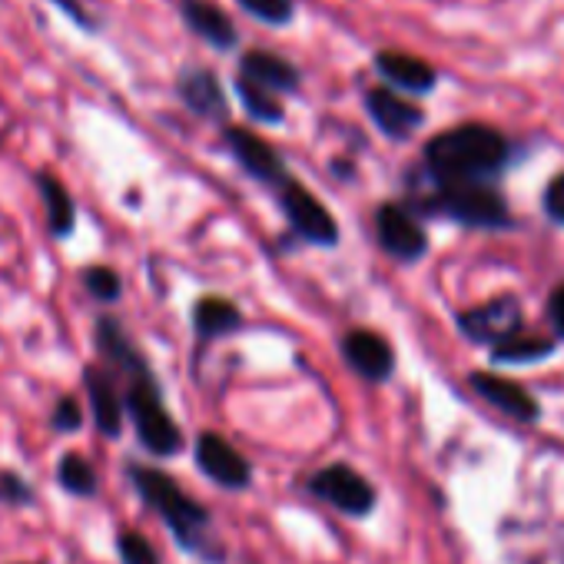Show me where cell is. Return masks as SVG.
I'll use <instances>...</instances> for the list:
<instances>
[{
    "label": "cell",
    "mask_w": 564,
    "mask_h": 564,
    "mask_svg": "<svg viewBox=\"0 0 564 564\" xmlns=\"http://www.w3.org/2000/svg\"><path fill=\"white\" fill-rule=\"evenodd\" d=\"M94 346L97 356L123 382V405L137 432V442L156 458H173L183 448V432L163 402L160 379L143 349L133 343V336L113 313H100L94 319Z\"/></svg>",
    "instance_id": "1"
},
{
    "label": "cell",
    "mask_w": 564,
    "mask_h": 564,
    "mask_svg": "<svg viewBox=\"0 0 564 564\" xmlns=\"http://www.w3.org/2000/svg\"><path fill=\"white\" fill-rule=\"evenodd\" d=\"M34 189L44 203V229L54 242H64L77 232V219H80V209H77V199L74 193L67 189V183L54 173V170H34Z\"/></svg>",
    "instance_id": "10"
},
{
    "label": "cell",
    "mask_w": 564,
    "mask_h": 564,
    "mask_svg": "<svg viewBox=\"0 0 564 564\" xmlns=\"http://www.w3.org/2000/svg\"><path fill=\"white\" fill-rule=\"evenodd\" d=\"M313 491L346 514H369L376 505L372 485L349 465H329L313 478Z\"/></svg>",
    "instance_id": "11"
},
{
    "label": "cell",
    "mask_w": 564,
    "mask_h": 564,
    "mask_svg": "<svg viewBox=\"0 0 564 564\" xmlns=\"http://www.w3.org/2000/svg\"><path fill=\"white\" fill-rule=\"evenodd\" d=\"M366 110H369L372 123L386 137H392V140H405V137H412L425 123V113L415 104H409L395 87H372V90H366Z\"/></svg>",
    "instance_id": "14"
},
{
    "label": "cell",
    "mask_w": 564,
    "mask_h": 564,
    "mask_svg": "<svg viewBox=\"0 0 564 564\" xmlns=\"http://www.w3.org/2000/svg\"><path fill=\"white\" fill-rule=\"evenodd\" d=\"M117 554H120L123 564H160L156 547L140 531H120L117 534Z\"/></svg>",
    "instance_id": "28"
},
{
    "label": "cell",
    "mask_w": 564,
    "mask_h": 564,
    "mask_svg": "<svg viewBox=\"0 0 564 564\" xmlns=\"http://www.w3.org/2000/svg\"><path fill=\"white\" fill-rule=\"evenodd\" d=\"M196 465L203 468L206 478H213L216 485L232 488V491L246 488L249 485V475H252L249 471V462L223 435H216V432H203L196 438Z\"/></svg>",
    "instance_id": "13"
},
{
    "label": "cell",
    "mask_w": 564,
    "mask_h": 564,
    "mask_svg": "<svg viewBox=\"0 0 564 564\" xmlns=\"http://www.w3.org/2000/svg\"><path fill=\"white\" fill-rule=\"evenodd\" d=\"M193 333L199 343H213V339H223L229 333H239L242 329V313L236 303L223 300V296H199L193 303Z\"/></svg>",
    "instance_id": "20"
},
{
    "label": "cell",
    "mask_w": 564,
    "mask_h": 564,
    "mask_svg": "<svg viewBox=\"0 0 564 564\" xmlns=\"http://www.w3.org/2000/svg\"><path fill=\"white\" fill-rule=\"evenodd\" d=\"M236 4L269 28H286L296 18V0H236Z\"/></svg>",
    "instance_id": "26"
},
{
    "label": "cell",
    "mask_w": 564,
    "mask_h": 564,
    "mask_svg": "<svg viewBox=\"0 0 564 564\" xmlns=\"http://www.w3.org/2000/svg\"><path fill=\"white\" fill-rule=\"evenodd\" d=\"M80 382H84V395H87L90 419H94L97 432L110 442L120 438L127 405H123V389H120L117 372L107 362H87L80 372Z\"/></svg>",
    "instance_id": "5"
},
{
    "label": "cell",
    "mask_w": 564,
    "mask_h": 564,
    "mask_svg": "<svg viewBox=\"0 0 564 564\" xmlns=\"http://www.w3.org/2000/svg\"><path fill=\"white\" fill-rule=\"evenodd\" d=\"M223 143H226V150L232 153V160L239 163V170L242 173H249L252 180H259V183H286L290 176H286V163H282V156L262 140V137H256L252 130H246V127H223Z\"/></svg>",
    "instance_id": "9"
},
{
    "label": "cell",
    "mask_w": 564,
    "mask_h": 564,
    "mask_svg": "<svg viewBox=\"0 0 564 564\" xmlns=\"http://www.w3.org/2000/svg\"><path fill=\"white\" fill-rule=\"evenodd\" d=\"M508 140L485 123L442 130L425 147V173L435 183H491L508 166Z\"/></svg>",
    "instance_id": "2"
},
{
    "label": "cell",
    "mask_w": 564,
    "mask_h": 564,
    "mask_svg": "<svg viewBox=\"0 0 564 564\" xmlns=\"http://www.w3.org/2000/svg\"><path fill=\"white\" fill-rule=\"evenodd\" d=\"M547 323L557 339H564V282L547 296Z\"/></svg>",
    "instance_id": "31"
},
{
    "label": "cell",
    "mask_w": 564,
    "mask_h": 564,
    "mask_svg": "<svg viewBox=\"0 0 564 564\" xmlns=\"http://www.w3.org/2000/svg\"><path fill=\"white\" fill-rule=\"evenodd\" d=\"M547 356H554V339L538 336V333H528V329H521V333L501 339V343L491 349V359H495V362H508V366L541 362V359H547Z\"/></svg>",
    "instance_id": "21"
},
{
    "label": "cell",
    "mask_w": 564,
    "mask_h": 564,
    "mask_svg": "<svg viewBox=\"0 0 564 564\" xmlns=\"http://www.w3.org/2000/svg\"><path fill=\"white\" fill-rule=\"evenodd\" d=\"M468 386L488 402V405H495L498 412H505V415H511V419H518V422H534L538 419V402L518 386V382H508V379H501V376H488V372H471L468 376Z\"/></svg>",
    "instance_id": "18"
},
{
    "label": "cell",
    "mask_w": 564,
    "mask_h": 564,
    "mask_svg": "<svg viewBox=\"0 0 564 564\" xmlns=\"http://www.w3.org/2000/svg\"><path fill=\"white\" fill-rule=\"evenodd\" d=\"M180 104L193 113V117H203V120H226L229 113V104H226V94H223V84L219 77L209 70V67H183L176 74V84H173Z\"/></svg>",
    "instance_id": "12"
},
{
    "label": "cell",
    "mask_w": 564,
    "mask_h": 564,
    "mask_svg": "<svg viewBox=\"0 0 564 564\" xmlns=\"http://www.w3.org/2000/svg\"><path fill=\"white\" fill-rule=\"evenodd\" d=\"M57 485L74 495V498H94L100 481H97V468L80 455V452H64L57 462Z\"/></svg>",
    "instance_id": "23"
},
{
    "label": "cell",
    "mask_w": 564,
    "mask_h": 564,
    "mask_svg": "<svg viewBox=\"0 0 564 564\" xmlns=\"http://www.w3.org/2000/svg\"><path fill=\"white\" fill-rule=\"evenodd\" d=\"M343 356L369 382H386L392 376V369H395L392 346L379 333H369V329H352L343 339Z\"/></svg>",
    "instance_id": "16"
},
{
    "label": "cell",
    "mask_w": 564,
    "mask_h": 564,
    "mask_svg": "<svg viewBox=\"0 0 564 564\" xmlns=\"http://www.w3.org/2000/svg\"><path fill=\"white\" fill-rule=\"evenodd\" d=\"M242 77L256 80L259 87H269L272 94H296L300 90V70L282 61L279 54H269V51H246L239 57V70Z\"/></svg>",
    "instance_id": "19"
},
{
    "label": "cell",
    "mask_w": 564,
    "mask_h": 564,
    "mask_svg": "<svg viewBox=\"0 0 564 564\" xmlns=\"http://www.w3.org/2000/svg\"><path fill=\"white\" fill-rule=\"evenodd\" d=\"M236 94H239V100H242V110H246L252 120H259V123H272V127L286 120V113H282L279 97H275L269 87H259L256 80H249V77L236 74Z\"/></svg>",
    "instance_id": "24"
},
{
    "label": "cell",
    "mask_w": 564,
    "mask_h": 564,
    "mask_svg": "<svg viewBox=\"0 0 564 564\" xmlns=\"http://www.w3.org/2000/svg\"><path fill=\"white\" fill-rule=\"evenodd\" d=\"M376 236L379 246L399 262H419L429 252V236L422 223L399 203H382L376 209Z\"/></svg>",
    "instance_id": "7"
},
{
    "label": "cell",
    "mask_w": 564,
    "mask_h": 564,
    "mask_svg": "<svg viewBox=\"0 0 564 564\" xmlns=\"http://www.w3.org/2000/svg\"><path fill=\"white\" fill-rule=\"evenodd\" d=\"M127 475L137 488V495L147 501V508H153L166 528L173 531V538L186 547V551H196L203 554L206 551V528H209V511L193 501L166 471L160 468H150V465H137L130 462L127 465Z\"/></svg>",
    "instance_id": "3"
},
{
    "label": "cell",
    "mask_w": 564,
    "mask_h": 564,
    "mask_svg": "<svg viewBox=\"0 0 564 564\" xmlns=\"http://www.w3.org/2000/svg\"><path fill=\"white\" fill-rule=\"evenodd\" d=\"M279 206H282V213H286L290 226H293L303 239H310V242H316V246H336V242H339V226H336L333 213H329L303 183H296V180H286V183H282V189H279Z\"/></svg>",
    "instance_id": "6"
},
{
    "label": "cell",
    "mask_w": 564,
    "mask_h": 564,
    "mask_svg": "<svg viewBox=\"0 0 564 564\" xmlns=\"http://www.w3.org/2000/svg\"><path fill=\"white\" fill-rule=\"evenodd\" d=\"M432 189L429 196H422V209L438 213L445 219H455L458 226H471V229H505L511 226V213L508 203L501 199L498 189H491V183H435L429 180Z\"/></svg>",
    "instance_id": "4"
},
{
    "label": "cell",
    "mask_w": 564,
    "mask_h": 564,
    "mask_svg": "<svg viewBox=\"0 0 564 564\" xmlns=\"http://www.w3.org/2000/svg\"><path fill=\"white\" fill-rule=\"evenodd\" d=\"M544 213H547L551 223L564 226V173L547 183V189H544Z\"/></svg>",
    "instance_id": "30"
},
{
    "label": "cell",
    "mask_w": 564,
    "mask_h": 564,
    "mask_svg": "<svg viewBox=\"0 0 564 564\" xmlns=\"http://www.w3.org/2000/svg\"><path fill=\"white\" fill-rule=\"evenodd\" d=\"M376 70L389 87H395L402 94H432L435 84H438L435 67H429L425 61H419L412 54H402V51L376 54Z\"/></svg>",
    "instance_id": "17"
},
{
    "label": "cell",
    "mask_w": 564,
    "mask_h": 564,
    "mask_svg": "<svg viewBox=\"0 0 564 564\" xmlns=\"http://www.w3.org/2000/svg\"><path fill=\"white\" fill-rule=\"evenodd\" d=\"M51 4H54L64 18H70L84 34H100L104 21H100L97 14H90V8L84 4V0H51Z\"/></svg>",
    "instance_id": "29"
},
{
    "label": "cell",
    "mask_w": 564,
    "mask_h": 564,
    "mask_svg": "<svg viewBox=\"0 0 564 564\" xmlns=\"http://www.w3.org/2000/svg\"><path fill=\"white\" fill-rule=\"evenodd\" d=\"M176 8H180V21L186 24V31L199 37L203 44H209L213 51H232L239 44L236 24L229 21L223 8L213 4V0H180Z\"/></svg>",
    "instance_id": "15"
},
{
    "label": "cell",
    "mask_w": 564,
    "mask_h": 564,
    "mask_svg": "<svg viewBox=\"0 0 564 564\" xmlns=\"http://www.w3.org/2000/svg\"><path fill=\"white\" fill-rule=\"evenodd\" d=\"M80 290L97 303V306H117L123 300V275L107 265V262H87L80 272Z\"/></svg>",
    "instance_id": "22"
},
{
    "label": "cell",
    "mask_w": 564,
    "mask_h": 564,
    "mask_svg": "<svg viewBox=\"0 0 564 564\" xmlns=\"http://www.w3.org/2000/svg\"><path fill=\"white\" fill-rule=\"evenodd\" d=\"M458 329L481 346H498L501 339L514 336L524 329V316H521V303L514 296H498L485 306H475L468 313L458 316Z\"/></svg>",
    "instance_id": "8"
},
{
    "label": "cell",
    "mask_w": 564,
    "mask_h": 564,
    "mask_svg": "<svg viewBox=\"0 0 564 564\" xmlns=\"http://www.w3.org/2000/svg\"><path fill=\"white\" fill-rule=\"evenodd\" d=\"M84 422H87L84 402H80L77 395H70V392H64V395L54 402L51 415H47V425H51L54 435H77V432L84 429Z\"/></svg>",
    "instance_id": "25"
},
{
    "label": "cell",
    "mask_w": 564,
    "mask_h": 564,
    "mask_svg": "<svg viewBox=\"0 0 564 564\" xmlns=\"http://www.w3.org/2000/svg\"><path fill=\"white\" fill-rule=\"evenodd\" d=\"M0 505L8 508H34L37 488L14 468H0Z\"/></svg>",
    "instance_id": "27"
}]
</instances>
